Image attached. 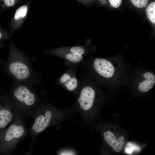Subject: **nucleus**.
Instances as JSON below:
<instances>
[{
	"mask_svg": "<svg viewBox=\"0 0 155 155\" xmlns=\"http://www.w3.org/2000/svg\"><path fill=\"white\" fill-rule=\"evenodd\" d=\"M32 86L16 82L5 98V106L12 111L15 115L19 116L24 119L34 117L41 104L39 97Z\"/></svg>",
	"mask_w": 155,
	"mask_h": 155,
	"instance_id": "nucleus-1",
	"label": "nucleus"
},
{
	"mask_svg": "<svg viewBox=\"0 0 155 155\" xmlns=\"http://www.w3.org/2000/svg\"><path fill=\"white\" fill-rule=\"evenodd\" d=\"M5 68L6 72L16 82L32 86L36 84V75L28 59L13 44L11 45L9 57Z\"/></svg>",
	"mask_w": 155,
	"mask_h": 155,
	"instance_id": "nucleus-2",
	"label": "nucleus"
},
{
	"mask_svg": "<svg viewBox=\"0 0 155 155\" xmlns=\"http://www.w3.org/2000/svg\"><path fill=\"white\" fill-rule=\"evenodd\" d=\"M71 113L69 111L59 110L49 104H41L34 117V122L28 130L32 138L31 145L39 134L49 127L59 126Z\"/></svg>",
	"mask_w": 155,
	"mask_h": 155,
	"instance_id": "nucleus-3",
	"label": "nucleus"
},
{
	"mask_svg": "<svg viewBox=\"0 0 155 155\" xmlns=\"http://www.w3.org/2000/svg\"><path fill=\"white\" fill-rule=\"evenodd\" d=\"M24 120L19 116L15 115L14 120L8 128L0 134V153L10 154L27 136L28 129L25 127Z\"/></svg>",
	"mask_w": 155,
	"mask_h": 155,
	"instance_id": "nucleus-4",
	"label": "nucleus"
},
{
	"mask_svg": "<svg viewBox=\"0 0 155 155\" xmlns=\"http://www.w3.org/2000/svg\"><path fill=\"white\" fill-rule=\"evenodd\" d=\"M96 96L95 90L89 86L84 87L81 90L78 99V110L84 118L86 114L92 107Z\"/></svg>",
	"mask_w": 155,
	"mask_h": 155,
	"instance_id": "nucleus-5",
	"label": "nucleus"
},
{
	"mask_svg": "<svg viewBox=\"0 0 155 155\" xmlns=\"http://www.w3.org/2000/svg\"><path fill=\"white\" fill-rule=\"evenodd\" d=\"M31 3V1L30 0L16 10L9 24L11 35L16 30L21 27L26 19Z\"/></svg>",
	"mask_w": 155,
	"mask_h": 155,
	"instance_id": "nucleus-6",
	"label": "nucleus"
},
{
	"mask_svg": "<svg viewBox=\"0 0 155 155\" xmlns=\"http://www.w3.org/2000/svg\"><path fill=\"white\" fill-rule=\"evenodd\" d=\"M93 64L96 71L103 77L110 78L115 73V68L114 66L107 59L97 58L94 61Z\"/></svg>",
	"mask_w": 155,
	"mask_h": 155,
	"instance_id": "nucleus-7",
	"label": "nucleus"
},
{
	"mask_svg": "<svg viewBox=\"0 0 155 155\" xmlns=\"http://www.w3.org/2000/svg\"><path fill=\"white\" fill-rule=\"evenodd\" d=\"M103 137L106 142L115 152H119L121 151L125 143L123 136H120L117 140L111 132L106 131L104 133Z\"/></svg>",
	"mask_w": 155,
	"mask_h": 155,
	"instance_id": "nucleus-8",
	"label": "nucleus"
},
{
	"mask_svg": "<svg viewBox=\"0 0 155 155\" xmlns=\"http://www.w3.org/2000/svg\"><path fill=\"white\" fill-rule=\"evenodd\" d=\"M143 79L138 85L140 91L143 92L149 91L153 87L155 83V76L152 73L147 72L143 75Z\"/></svg>",
	"mask_w": 155,
	"mask_h": 155,
	"instance_id": "nucleus-9",
	"label": "nucleus"
},
{
	"mask_svg": "<svg viewBox=\"0 0 155 155\" xmlns=\"http://www.w3.org/2000/svg\"><path fill=\"white\" fill-rule=\"evenodd\" d=\"M15 115L10 109L5 106H0V132L12 121Z\"/></svg>",
	"mask_w": 155,
	"mask_h": 155,
	"instance_id": "nucleus-10",
	"label": "nucleus"
},
{
	"mask_svg": "<svg viewBox=\"0 0 155 155\" xmlns=\"http://www.w3.org/2000/svg\"><path fill=\"white\" fill-rule=\"evenodd\" d=\"M61 83L64 84L65 86L69 91H72L75 90L78 87L77 79L74 77H71L68 73L63 74L60 79Z\"/></svg>",
	"mask_w": 155,
	"mask_h": 155,
	"instance_id": "nucleus-11",
	"label": "nucleus"
},
{
	"mask_svg": "<svg viewBox=\"0 0 155 155\" xmlns=\"http://www.w3.org/2000/svg\"><path fill=\"white\" fill-rule=\"evenodd\" d=\"M147 17L153 24H155V2L150 3L148 6L146 10Z\"/></svg>",
	"mask_w": 155,
	"mask_h": 155,
	"instance_id": "nucleus-12",
	"label": "nucleus"
},
{
	"mask_svg": "<svg viewBox=\"0 0 155 155\" xmlns=\"http://www.w3.org/2000/svg\"><path fill=\"white\" fill-rule=\"evenodd\" d=\"M65 56L67 60L74 63L80 62L83 59L82 55L77 54L70 52L66 54Z\"/></svg>",
	"mask_w": 155,
	"mask_h": 155,
	"instance_id": "nucleus-13",
	"label": "nucleus"
},
{
	"mask_svg": "<svg viewBox=\"0 0 155 155\" xmlns=\"http://www.w3.org/2000/svg\"><path fill=\"white\" fill-rule=\"evenodd\" d=\"M57 152V154L59 155H75L77 154L75 150L69 148L60 149Z\"/></svg>",
	"mask_w": 155,
	"mask_h": 155,
	"instance_id": "nucleus-14",
	"label": "nucleus"
},
{
	"mask_svg": "<svg viewBox=\"0 0 155 155\" xmlns=\"http://www.w3.org/2000/svg\"><path fill=\"white\" fill-rule=\"evenodd\" d=\"M133 4L136 7L142 8L147 5L148 0H130Z\"/></svg>",
	"mask_w": 155,
	"mask_h": 155,
	"instance_id": "nucleus-15",
	"label": "nucleus"
},
{
	"mask_svg": "<svg viewBox=\"0 0 155 155\" xmlns=\"http://www.w3.org/2000/svg\"><path fill=\"white\" fill-rule=\"evenodd\" d=\"M4 6L7 7H13L22 0H1Z\"/></svg>",
	"mask_w": 155,
	"mask_h": 155,
	"instance_id": "nucleus-16",
	"label": "nucleus"
},
{
	"mask_svg": "<svg viewBox=\"0 0 155 155\" xmlns=\"http://www.w3.org/2000/svg\"><path fill=\"white\" fill-rule=\"evenodd\" d=\"M70 52L79 55H83L85 52L84 49L81 46H75L71 47L70 49Z\"/></svg>",
	"mask_w": 155,
	"mask_h": 155,
	"instance_id": "nucleus-17",
	"label": "nucleus"
},
{
	"mask_svg": "<svg viewBox=\"0 0 155 155\" xmlns=\"http://www.w3.org/2000/svg\"><path fill=\"white\" fill-rule=\"evenodd\" d=\"M111 7L117 8L119 7L122 3V0H108Z\"/></svg>",
	"mask_w": 155,
	"mask_h": 155,
	"instance_id": "nucleus-18",
	"label": "nucleus"
},
{
	"mask_svg": "<svg viewBox=\"0 0 155 155\" xmlns=\"http://www.w3.org/2000/svg\"><path fill=\"white\" fill-rule=\"evenodd\" d=\"M4 37L5 38H7L6 33H4V32L2 31L0 29V40L4 38Z\"/></svg>",
	"mask_w": 155,
	"mask_h": 155,
	"instance_id": "nucleus-19",
	"label": "nucleus"
},
{
	"mask_svg": "<svg viewBox=\"0 0 155 155\" xmlns=\"http://www.w3.org/2000/svg\"><path fill=\"white\" fill-rule=\"evenodd\" d=\"M82 2V3L85 4L86 3H87V2L89 0H76Z\"/></svg>",
	"mask_w": 155,
	"mask_h": 155,
	"instance_id": "nucleus-20",
	"label": "nucleus"
},
{
	"mask_svg": "<svg viewBox=\"0 0 155 155\" xmlns=\"http://www.w3.org/2000/svg\"><path fill=\"white\" fill-rule=\"evenodd\" d=\"M102 4H104L106 2V0H99Z\"/></svg>",
	"mask_w": 155,
	"mask_h": 155,
	"instance_id": "nucleus-21",
	"label": "nucleus"
},
{
	"mask_svg": "<svg viewBox=\"0 0 155 155\" xmlns=\"http://www.w3.org/2000/svg\"><path fill=\"white\" fill-rule=\"evenodd\" d=\"M1 98V96H0V98Z\"/></svg>",
	"mask_w": 155,
	"mask_h": 155,
	"instance_id": "nucleus-22",
	"label": "nucleus"
},
{
	"mask_svg": "<svg viewBox=\"0 0 155 155\" xmlns=\"http://www.w3.org/2000/svg\"><path fill=\"white\" fill-rule=\"evenodd\" d=\"M1 44L0 45V47H1Z\"/></svg>",
	"mask_w": 155,
	"mask_h": 155,
	"instance_id": "nucleus-23",
	"label": "nucleus"
},
{
	"mask_svg": "<svg viewBox=\"0 0 155 155\" xmlns=\"http://www.w3.org/2000/svg\"><path fill=\"white\" fill-rule=\"evenodd\" d=\"M1 105L0 104V106Z\"/></svg>",
	"mask_w": 155,
	"mask_h": 155,
	"instance_id": "nucleus-24",
	"label": "nucleus"
}]
</instances>
